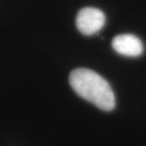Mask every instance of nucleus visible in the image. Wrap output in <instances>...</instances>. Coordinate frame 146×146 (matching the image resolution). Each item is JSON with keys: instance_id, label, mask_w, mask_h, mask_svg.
<instances>
[{"instance_id": "3", "label": "nucleus", "mask_w": 146, "mask_h": 146, "mask_svg": "<svg viewBox=\"0 0 146 146\" xmlns=\"http://www.w3.org/2000/svg\"><path fill=\"white\" fill-rule=\"evenodd\" d=\"M114 50L128 57H138L143 52V45L139 38L132 34H121L112 41Z\"/></svg>"}, {"instance_id": "1", "label": "nucleus", "mask_w": 146, "mask_h": 146, "mask_svg": "<svg viewBox=\"0 0 146 146\" xmlns=\"http://www.w3.org/2000/svg\"><path fill=\"white\" fill-rule=\"evenodd\" d=\"M73 90L87 102L104 111H111L116 104L110 84L95 71L87 68L74 69L69 75Z\"/></svg>"}, {"instance_id": "2", "label": "nucleus", "mask_w": 146, "mask_h": 146, "mask_svg": "<svg viewBox=\"0 0 146 146\" xmlns=\"http://www.w3.org/2000/svg\"><path fill=\"white\" fill-rule=\"evenodd\" d=\"M106 23V16L99 9L87 7L78 13L76 26L81 33L84 35H92L98 33Z\"/></svg>"}]
</instances>
